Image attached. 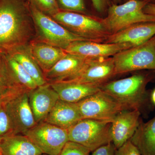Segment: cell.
<instances>
[{
    "label": "cell",
    "mask_w": 155,
    "mask_h": 155,
    "mask_svg": "<svg viewBox=\"0 0 155 155\" xmlns=\"http://www.w3.org/2000/svg\"><path fill=\"white\" fill-rule=\"evenodd\" d=\"M155 72L151 70L107 82L102 84L100 89L116 100L123 110L140 111L147 101V86L155 79Z\"/></svg>",
    "instance_id": "obj_1"
},
{
    "label": "cell",
    "mask_w": 155,
    "mask_h": 155,
    "mask_svg": "<svg viewBox=\"0 0 155 155\" xmlns=\"http://www.w3.org/2000/svg\"><path fill=\"white\" fill-rule=\"evenodd\" d=\"M28 23L17 0H0V51L7 53L23 45Z\"/></svg>",
    "instance_id": "obj_2"
},
{
    "label": "cell",
    "mask_w": 155,
    "mask_h": 155,
    "mask_svg": "<svg viewBox=\"0 0 155 155\" xmlns=\"http://www.w3.org/2000/svg\"><path fill=\"white\" fill-rule=\"evenodd\" d=\"M149 3V0H129L119 5L112 4L107 16L102 19L103 24L111 35L136 23L155 22V16L143 11Z\"/></svg>",
    "instance_id": "obj_3"
},
{
    "label": "cell",
    "mask_w": 155,
    "mask_h": 155,
    "mask_svg": "<svg viewBox=\"0 0 155 155\" xmlns=\"http://www.w3.org/2000/svg\"><path fill=\"white\" fill-rule=\"evenodd\" d=\"M52 16L67 30L91 41L104 43L110 35L102 18L68 11H58Z\"/></svg>",
    "instance_id": "obj_4"
},
{
    "label": "cell",
    "mask_w": 155,
    "mask_h": 155,
    "mask_svg": "<svg viewBox=\"0 0 155 155\" xmlns=\"http://www.w3.org/2000/svg\"><path fill=\"white\" fill-rule=\"evenodd\" d=\"M112 122L90 119L78 121L68 129L69 141L88 149L91 152L112 142Z\"/></svg>",
    "instance_id": "obj_5"
},
{
    "label": "cell",
    "mask_w": 155,
    "mask_h": 155,
    "mask_svg": "<svg viewBox=\"0 0 155 155\" xmlns=\"http://www.w3.org/2000/svg\"><path fill=\"white\" fill-rule=\"evenodd\" d=\"M115 75L139 70L155 71V35L144 43L113 56Z\"/></svg>",
    "instance_id": "obj_6"
},
{
    "label": "cell",
    "mask_w": 155,
    "mask_h": 155,
    "mask_svg": "<svg viewBox=\"0 0 155 155\" xmlns=\"http://www.w3.org/2000/svg\"><path fill=\"white\" fill-rule=\"evenodd\" d=\"M43 153L60 155L69 141L68 130L45 122L36 125L24 134Z\"/></svg>",
    "instance_id": "obj_7"
},
{
    "label": "cell",
    "mask_w": 155,
    "mask_h": 155,
    "mask_svg": "<svg viewBox=\"0 0 155 155\" xmlns=\"http://www.w3.org/2000/svg\"><path fill=\"white\" fill-rule=\"evenodd\" d=\"M31 15L44 42L65 50L74 42L89 41L72 33L35 7L31 8Z\"/></svg>",
    "instance_id": "obj_8"
},
{
    "label": "cell",
    "mask_w": 155,
    "mask_h": 155,
    "mask_svg": "<svg viewBox=\"0 0 155 155\" xmlns=\"http://www.w3.org/2000/svg\"><path fill=\"white\" fill-rule=\"evenodd\" d=\"M82 119L112 122L122 106L110 95L100 90L77 103Z\"/></svg>",
    "instance_id": "obj_9"
},
{
    "label": "cell",
    "mask_w": 155,
    "mask_h": 155,
    "mask_svg": "<svg viewBox=\"0 0 155 155\" xmlns=\"http://www.w3.org/2000/svg\"><path fill=\"white\" fill-rule=\"evenodd\" d=\"M28 91H22L4 104L14 134H23L37 124L29 104Z\"/></svg>",
    "instance_id": "obj_10"
},
{
    "label": "cell",
    "mask_w": 155,
    "mask_h": 155,
    "mask_svg": "<svg viewBox=\"0 0 155 155\" xmlns=\"http://www.w3.org/2000/svg\"><path fill=\"white\" fill-rule=\"evenodd\" d=\"M133 47L128 43H105L90 41H79L72 43L65 50L86 59H97L113 57L117 53Z\"/></svg>",
    "instance_id": "obj_11"
},
{
    "label": "cell",
    "mask_w": 155,
    "mask_h": 155,
    "mask_svg": "<svg viewBox=\"0 0 155 155\" xmlns=\"http://www.w3.org/2000/svg\"><path fill=\"white\" fill-rule=\"evenodd\" d=\"M140 111L137 110H123L112 121L111 135L112 143L116 149L130 140L138 128Z\"/></svg>",
    "instance_id": "obj_12"
},
{
    "label": "cell",
    "mask_w": 155,
    "mask_h": 155,
    "mask_svg": "<svg viewBox=\"0 0 155 155\" xmlns=\"http://www.w3.org/2000/svg\"><path fill=\"white\" fill-rule=\"evenodd\" d=\"M115 76L113 57L88 60L84 69L72 80L78 83L102 85Z\"/></svg>",
    "instance_id": "obj_13"
},
{
    "label": "cell",
    "mask_w": 155,
    "mask_h": 155,
    "mask_svg": "<svg viewBox=\"0 0 155 155\" xmlns=\"http://www.w3.org/2000/svg\"><path fill=\"white\" fill-rule=\"evenodd\" d=\"M28 99L37 123L45 121L60 100L58 93L48 83L29 91Z\"/></svg>",
    "instance_id": "obj_14"
},
{
    "label": "cell",
    "mask_w": 155,
    "mask_h": 155,
    "mask_svg": "<svg viewBox=\"0 0 155 155\" xmlns=\"http://www.w3.org/2000/svg\"><path fill=\"white\" fill-rule=\"evenodd\" d=\"M89 59L67 53L44 74L47 83L51 84L73 79L84 69Z\"/></svg>",
    "instance_id": "obj_15"
},
{
    "label": "cell",
    "mask_w": 155,
    "mask_h": 155,
    "mask_svg": "<svg viewBox=\"0 0 155 155\" xmlns=\"http://www.w3.org/2000/svg\"><path fill=\"white\" fill-rule=\"evenodd\" d=\"M155 35V22L136 23L113 34L105 43H128L133 47L144 43Z\"/></svg>",
    "instance_id": "obj_16"
},
{
    "label": "cell",
    "mask_w": 155,
    "mask_h": 155,
    "mask_svg": "<svg viewBox=\"0 0 155 155\" xmlns=\"http://www.w3.org/2000/svg\"><path fill=\"white\" fill-rule=\"evenodd\" d=\"M82 119L77 103L59 100L44 122L68 130Z\"/></svg>",
    "instance_id": "obj_17"
},
{
    "label": "cell",
    "mask_w": 155,
    "mask_h": 155,
    "mask_svg": "<svg viewBox=\"0 0 155 155\" xmlns=\"http://www.w3.org/2000/svg\"><path fill=\"white\" fill-rule=\"evenodd\" d=\"M58 93L60 100L68 102L77 103L101 90L100 84L61 81L50 84Z\"/></svg>",
    "instance_id": "obj_18"
},
{
    "label": "cell",
    "mask_w": 155,
    "mask_h": 155,
    "mask_svg": "<svg viewBox=\"0 0 155 155\" xmlns=\"http://www.w3.org/2000/svg\"><path fill=\"white\" fill-rule=\"evenodd\" d=\"M28 47L44 74L67 54L63 49L42 41L34 42Z\"/></svg>",
    "instance_id": "obj_19"
},
{
    "label": "cell",
    "mask_w": 155,
    "mask_h": 155,
    "mask_svg": "<svg viewBox=\"0 0 155 155\" xmlns=\"http://www.w3.org/2000/svg\"><path fill=\"white\" fill-rule=\"evenodd\" d=\"M2 155H40L41 150L25 135L11 134L0 137Z\"/></svg>",
    "instance_id": "obj_20"
},
{
    "label": "cell",
    "mask_w": 155,
    "mask_h": 155,
    "mask_svg": "<svg viewBox=\"0 0 155 155\" xmlns=\"http://www.w3.org/2000/svg\"><path fill=\"white\" fill-rule=\"evenodd\" d=\"M24 90H27L17 82L12 73L7 54L0 51V103L5 104L14 95Z\"/></svg>",
    "instance_id": "obj_21"
},
{
    "label": "cell",
    "mask_w": 155,
    "mask_h": 155,
    "mask_svg": "<svg viewBox=\"0 0 155 155\" xmlns=\"http://www.w3.org/2000/svg\"><path fill=\"white\" fill-rule=\"evenodd\" d=\"M6 53L23 67L33 78L38 86L47 83L43 72L31 55L28 47L20 46Z\"/></svg>",
    "instance_id": "obj_22"
},
{
    "label": "cell",
    "mask_w": 155,
    "mask_h": 155,
    "mask_svg": "<svg viewBox=\"0 0 155 155\" xmlns=\"http://www.w3.org/2000/svg\"><path fill=\"white\" fill-rule=\"evenodd\" d=\"M130 140L142 155H155V116L145 123L140 122Z\"/></svg>",
    "instance_id": "obj_23"
},
{
    "label": "cell",
    "mask_w": 155,
    "mask_h": 155,
    "mask_svg": "<svg viewBox=\"0 0 155 155\" xmlns=\"http://www.w3.org/2000/svg\"><path fill=\"white\" fill-rule=\"evenodd\" d=\"M6 54L10 69L17 82L27 90L36 88L37 85L28 72L18 62L8 54Z\"/></svg>",
    "instance_id": "obj_24"
},
{
    "label": "cell",
    "mask_w": 155,
    "mask_h": 155,
    "mask_svg": "<svg viewBox=\"0 0 155 155\" xmlns=\"http://www.w3.org/2000/svg\"><path fill=\"white\" fill-rule=\"evenodd\" d=\"M11 134L13 131L10 117L4 104L0 103V137Z\"/></svg>",
    "instance_id": "obj_25"
},
{
    "label": "cell",
    "mask_w": 155,
    "mask_h": 155,
    "mask_svg": "<svg viewBox=\"0 0 155 155\" xmlns=\"http://www.w3.org/2000/svg\"><path fill=\"white\" fill-rule=\"evenodd\" d=\"M88 149L73 142L69 141L64 146L60 155H90Z\"/></svg>",
    "instance_id": "obj_26"
},
{
    "label": "cell",
    "mask_w": 155,
    "mask_h": 155,
    "mask_svg": "<svg viewBox=\"0 0 155 155\" xmlns=\"http://www.w3.org/2000/svg\"><path fill=\"white\" fill-rule=\"evenodd\" d=\"M59 2L62 8L68 11L81 14L87 11L84 0H59Z\"/></svg>",
    "instance_id": "obj_27"
},
{
    "label": "cell",
    "mask_w": 155,
    "mask_h": 155,
    "mask_svg": "<svg viewBox=\"0 0 155 155\" xmlns=\"http://www.w3.org/2000/svg\"><path fill=\"white\" fill-rule=\"evenodd\" d=\"M116 155H142L138 148L130 140L117 149Z\"/></svg>",
    "instance_id": "obj_28"
},
{
    "label": "cell",
    "mask_w": 155,
    "mask_h": 155,
    "mask_svg": "<svg viewBox=\"0 0 155 155\" xmlns=\"http://www.w3.org/2000/svg\"><path fill=\"white\" fill-rule=\"evenodd\" d=\"M38 7L46 12L54 14L58 12L56 0H34Z\"/></svg>",
    "instance_id": "obj_29"
},
{
    "label": "cell",
    "mask_w": 155,
    "mask_h": 155,
    "mask_svg": "<svg viewBox=\"0 0 155 155\" xmlns=\"http://www.w3.org/2000/svg\"><path fill=\"white\" fill-rule=\"evenodd\" d=\"M116 150L113 143L111 142L94 150L91 155H116Z\"/></svg>",
    "instance_id": "obj_30"
},
{
    "label": "cell",
    "mask_w": 155,
    "mask_h": 155,
    "mask_svg": "<svg viewBox=\"0 0 155 155\" xmlns=\"http://www.w3.org/2000/svg\"><path fill=\"white\" fill-rule=\"evenodd\" d=\"M93 7L100 14H104L112 4L111 0H91Z\"/></svg>",
    "instance_id": "obj_31"
},
{
    "label": "cell",
    "mask_w": 155,
    "mask_h": 155,
    "mask_svg": "<svg viewBox=\"0 0 155 155\" xmlns=\"http://www.w3.org/2000/svg\"><path fill=\"white\" fill-rule=\"evenodd\" d=\"M143 11L146 14L155 16V4L149 3L143 8Z\"/></svg>",
    "instance_id": "obj_32"
},
{
    "label": "cell",
    "mask_w": 155,
    "mask_h": 155,
    "mask_svg": "<svg viewBox=\"0 0 155 155\" xmlns=\"http://www.w3.org/2000/svg\"><path fill=\"white\" fill-rule=\"evenodd\" d=\"M151 100L153 104L155 106V88L153 90L151 94Z\"/></svg>",
    "instance_id": "obj_33"
},
{
    "label": "cell",
    "mask_w": 155,
    "mask_h": 155,
    "mask_svg": "<svg viewBox=\"0 0 155 155\" xmlns=\"http://www.w3.org/2000/svg\"><path fill=\"white\" fill-rule=\"evenodd\" d=\"M112 4H116V5H119L122 4V0H111Z\"/></svg>",
    "instance_id": "obj_34"
},
{
    "label": "cell",
    "mask_w": 155,
    "mask_h": 155,
    "mask_svg": "<svg viewBox=\"0 0 155 155\" xmlns=\"http://www.w3.org/2000/svg\"><path fill=\"white\" fill-rule=\"evenodd\" d=\"M150 3L155 4V0H149Z\"/></svg>",
    "instance_id": "obj_35"
},
{
    "label": "cell",
    "mask_w": 155,
    "mask_h": 155,
    "mask_svg": "<svg viewBox=\"0 0 155 155\" xmlns=\"http://www.w3.org/2000/svg\"><path fill=\"white\" fill-rule=\"evenodd\" d=\"M129 1V0H122V1H124V3L125 2H127V1Z\"/></svg>",
    "instance_id": "obj_36"
},
{
    "label": "cell",
    "mask_w": 155,
    "mask_h": 155,
    "mask_svg": "<svg viewBox=\"0 0 155 155\" xmlns=\"http://www.w3.org/2000/svg\"><path fill=\"white\" fill-rule=\"evenodd\" d=\"M40 155H50L47 154L42 153V154H40Z\"/></svg>",
    "instance_id": "obj_37"
},
{
    "label": "cell",
    "mask_w": 155,
    "mask_h": 155,
    "mask_svg": "<svg viewBox=\"0 0 155 155\" xmlns=\"http://www.w3.org/2000/svg\"><path fill=\"white\" fill-rule=\"evenodd\" d=\"M0 155H2V153H1V152H0Z\"/></svg>",
    "instance_id": "obj_38"
}]
</instances>
